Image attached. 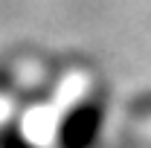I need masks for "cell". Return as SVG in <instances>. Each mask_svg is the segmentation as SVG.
I'll use <instances>...</instances> for the list:
<instances>
[{
  "label": "cell",
  "mask_w": 151,
  "mask_h": 148,
  "mask_svg": "<svg viewBox=\"0 0 151 148\" xmlns=\"http://www.w3.org/2000/svg\"><path fill=\"white\" fill-rule=\"evenodd\" d=\"M102 105H78L67 113L64 125L58 128V148H90L102 131Z\"/></svg>",
  "instance_id": "cell-1"
}]
</instances>
